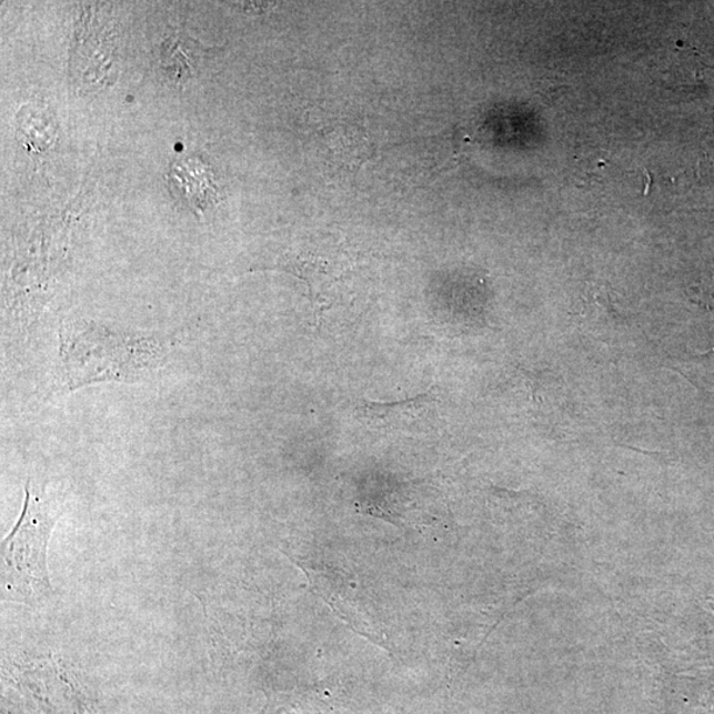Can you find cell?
Instances as JSON below:
<instances>
[{"label": "cell", "mask_w": 714, "mask_h": 714, "mask_svg": "<svg viewBox=\"0 0 714 714\" xmlns=\"http://www.w3.org/2000/svg\"><path fill=\"white\" fill-rule=\"evenodd\" d=\"M58 516L48 497L27 482L22 516L2 544L3 563L16 586L31 593L51 592L47 547Z\"/></svg>", "instance_id": "obj_1"}, {"label": "cell", "mask_w": 714, "mask_h": 714, "mask_svg": "<svg viewBox=\"0 0 714 714\" xmlns=\"http://www.w3.org/2000/svg\"><path fill=\"white\" fill-rule=\"evenodd\" d=\"M436 398L433 391L399 402H356V419L365 428L378 433H413L432 424L436 414Z\"/></svg>", "instance_id": "obj_2"}]
</instances>
